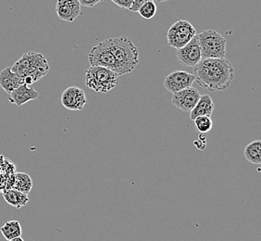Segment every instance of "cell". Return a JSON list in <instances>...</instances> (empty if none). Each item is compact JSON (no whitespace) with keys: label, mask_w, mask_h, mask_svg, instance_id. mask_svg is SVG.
Returning <instances> with one entry per match:
<instances>
[{"label":"cell","mask_w":261,"mask_h":241,"mask_svg":"<svg viewBox=\"0 0 261 241\" xmlns=\"http://www.w3.org/2000/svg\"><path fill=\"white\" fill-rule=\"evenodd\" d=\"M149 1H154V0H134V2L130 6L129 10L133 11V12H137L142 6L146 4L147 2H149Z\"/></svg>","instance_id":"obj_23"},{"label":"cell","mask_w":261,"mask_h":241,"mask_svg":"<svg viewBox=\"0 0 261 241\" xmlns=\"http://www.w3.org/2000/svg\"><path fill=\"white\" fill-rule=\"evenodd\" d=\"M195 80L196 77L192 74L185 70H174L166 76L164 86L171 94H174L179 91L191 87Z\"/></svg>","instance_id":"obj_8"},{"label":"cell","mask_w":261,"mask_h":241,"mask_svg":"<svg viewBox=\"0 0 261 241\" xmlns=\"http://www.w3.org/2000/svg\"><path fill=\"white\" fill-rule=\"evenodd\" d=\"M203 59H222L226 55V39L218 32L206 30L196 35Z\"/></svg>","instance_id":"obj_5"},{"label":"cell","mask_w":261,"mask_h":241,"mask_svg":"<svg viewBox=\"0 0 261 241\" xmlns=\"http://www.w3.org/2000/svg\"><path fill=\"white\" fill-rule=\"evenodd\" d=\"M119 77L120 76L114 71L107 68L91 66L86 71L85 84L88 88L95 92L107 94L115 88L119 83Z\"/></svg>","instance_id":"obj_4"},{"label":"cell","mask_w":261,"mask_h":241,"mask_svg":"<svg viewBox=\"0 0 261 241\" xmlns=\"http://www.w3.org/2000/svg\"><path fill=\"white\" fill-rule=\"evenodd\" d=\"M9 241H24V239L21 236H20V237H16V238H13V239Z\"/></svg>","instance_id":"obj_26"},{"label":"cell","mask_w":261,"mask_h":241,"mask_svg":"<svg viewBox=\"0 0 261 241\" xmlns=\"http://www.w3.org/2000/svg\"><path fill=\"white\" fill-rule=\"evenodd\" d=\"M0 231L7 241L11 240L16 237H20L22 234L20 222L17 220L6 222L5 224L1 226Z\"/></svg>","instance_id":"obj_19"},{"label":"cell","mask_w":261,"mask_h":241,"mask_svg":"<svg viewBox=\"0 0 261 241\" xmlns=\"http://www.w3.org/2000/svg\"><path fill=\"white\" fill-rule=\"evenodd\" d=\"M214 102L210 95H201L200 99L196 103L195 108L190 111V119H196L198 116H208L211 117L214 111Z\"/></svg>","instance_id":"obj_15"},{"label":"cell","mask_w":261,"mask_h":241,"mask_svg":"<svg viewBox=\"0 0 261 241\" xmlns=\"http://www.w3.org/2000/svg\"><path fill=\"white\" fill-rule=\"evenodd\" d=\"M200 97V92L191 86L172 94L171 103L181 111L190 112L195 108Z\"/></svg>","instance_id":"obj_9"},{"label":"cell","mask_w":261,"mask_h":241,"mask_svg":"<svg viewBox=\"0 0 261 241\" xmlns=\"http://www.w3.org/2000/svg\"><path fill=\"white\" fill-rule=\"evenodd\" d=\"M33 187V180L31 176L25 173H17L14 176V183L12 184L11 188L20 191L28 195Z\"/></svg>","instance_id":"obj_17"},{"label":"cell","mask_w":261,"mask_h":241,"mask_svg":"<svg viewBox=\"0 0 261 241\" xmlns=\"http://www.w3.org/2000/svg\"><path fill=\"white\" fill-rule=\"evenodd\" d=\"M167 1H169V0H154L155 3H162V2H167Z\"/></svg>","instance_id":"obj_27"},{"label":"cell","mask_w":261,"mask_h":241,"mask_svg":"<svg viewBox=\"0 0 261 241\" xmlns=\"http://www.w3.org/2000/svg\"><path fill=\"white\" fill-rule=\"evenodd\" d=\"M10 68L17 76L23 79L27 86H32L42 79L50 69L46 58L38 52H27Z\"/></svg>","instance_id":"obj_2"},{"label":"cell","mask_w":261,"mask_h":241,"mask_svg":"<svg viewBox=\"0 0 261 241\" xmlns=\"http://www.w3.org/2000/svg\"><path fill=\"white\" fill-rule=\"evenodd\" d=\"M56 12L61 20L72 22L82 13L80 3L78 0H58Z\"/></svg>","instance_id":"obj_12"},{"label":"cell","mask_w":261,"mask_h":241,"mask_svg":"<svg viewBox=\"0 0 261 241\" xmlns=\"http://www.w3.org/2000/svg\"><path fill=\"white\" fill-rule=\"evenodd\" d=\"M0 192H1V186H0Z\"/></svg>","instance_id":"obj_28"},{"label":"cell","mask_w":261,"mask_h":241,"mask_svg":"<svg viewBox=\"0 0 261 241\" xmlns=\"http://www.w3.org/2000/svg\"><path fill=\"white\" fill-rule=\"evenodd\" d=\"M143 19L150 20L156 13V5L154 1H149L141 7L137 11Z\"/></svg>","instance_id":"obj_21"},{"label":"cell","mask_w":261,"mask_h":241,"mask_svg":"<svg viewBox=\"0 0 261 241\" xmlns=\"http://www.w3.org/2000/svg\"><path fill=\"white\" fill-rule=\"evenodd\" d=\"M194 70L196 83L211 92L226 90L234 78L233 66L225 58L203 59Z\"/></svg>","instance_id":"obj_1"},{"label":"cell","mask_w":261,"mask_h":241,"mask_svg":"<svg viewBox=\"0 0 261 241\" xmlns=\"http://www.w3.org/2000/svg\"><path fill=\"white\" fill-rule=\"evenodd\" d=\"M2 194L7 203L17 209L26 206L30 201L28 195L13 188H7L5 190L2 191Z\"/></svg>","instance_id":"obj_16"},{"label":"cell","mask_w":261,"mask_h":241,"mask_svg":"<svg viewBox=\"0 0 261 241\" xmlns=\"http://www.w3.org/2000/svg\"><path fill=\"white\" fill-rule=\"evenodd\" d=\"M176 57L181 64L186 67L195 68L200 62L202 56L196 35L187 45L176 51Z\"/></svg>","instance_id":"obj_10"},{"label":"cell","mask_w":261,"mask_h":241,"mask_svg":"<svg viewBox=\"0 0 261 241\" xmlns=\"http://www.w3.org/2000/svg\"><path fill=\"white\" fill-rule=\"evenodd\" d=\"M104 0H78V2L80 3L81 6L87 7V8H93L96 4H99L101 2H103Z\"/></svg>","instance_id":"obj_25"},{"label":"cell","mask_w":261,"mask_h":241,"mask_svg":"<svg viewBox=\"0 0 261 241\" xmlns=\"http://www.w3.org/2000/svg\"><path fill=\"white\" fill-rule=\"evenodd\" d=\"M87 103L86 93L80 87L70 86L61 95V104L70 111H82Z\"/></svg>","instance_id":"obj_11"},{"label":"cell","mask_w":261,"mask_h":241,"mask_svg":"<svg viewBox=\"0 0 261 241\" xmlns=\"http://www.w3.org/2000/svg\"><path fill=\"white\" fill-rule=\"evenodd\" d=\"M88 61L91 66L103 67L114 71L115 74L118 73V66L107 39L91 49L88 54Z\"/></svg>","instance_id":"obj_7"},{"label":"cell","mask_w":261,"mask_h":241,"mask_svg":"<svg viewBox=\"0 0 261 241\" xmlns=\"http://www.w3.org/2000/svg\"><path fill=\"white\" fill-rule=\"evenodd\" d=\"M111 1L115 5L120 7L121 9H124V10H129L134 2V0H111Z\"/></svg>","instance_id":"obj_22"},{"label":"cell","mask_w":261,"mask_h":241,"mask_svg":"<svg viewBox=\"0 0 261 241\" xmlns=\"http://www.w3.org/2000/svg\"><path fill=\"white\" fill-rule=\"evenodd\" d=\"M194 145L200 151L205 150V148H206V136H205V135L200 134L198 140L194 141Z\"/></svg>","instance_id":"obj_24"},{"label":"cell","mask_w":261,"mask_h":241,"mask_svg":"<svg viewBox=\"0 0 261 241\" xmlns=\"http://www.w3.org/2000/svg\"><path fill=\"white\" fill-rule=\"evenodd\" d=\"M38 97L39 93L34 87H29L25 84H22L9 94V101L17 107H20L29 101L36 100Z\"/></svg>","instance_id":"obj_13"},{"label":"cell","mask_w":261,"mask_h":241,"mask_svg":"<svg viewBox=\"0 0 261 241\" xmlns=\"http://www.w3.org/2000/svg\"><path fill=\"white\" fill-rule=\"evenodd\" d=\"M244 155L249 162L259 165L261 163V141H252L251 143L246 145Z\"/></svg>","instance_id":"obj_18"},{"label":"cell","mask_w":261,"mask_h":241,"mask_svg":"<svg viewBox=\"0 0 261 241\" xmlns=\"http://www.w3.org/2000/svg\"><path fill=\"white\" fill-rule=\"evenodd\" d=\"M193 123L200 134L208 133L212 129V126H213L212 119L208 116H198V117H196V119L193 120Z\"/></svg>","instance_id":"obj_20"},{"label":"cell","mask_w":261,"mask_h":241,"mask_svg":"<svg viewBox=\"0 0 261 241\" xmlns=\"http://www.w3.org/2000/svg\"><path fill=\"white\" fill-rule=\"evenodd\" d=\"M118 66L119 76L130 74L139 62V52L134 43L125 36L107 39Z\"/></svg>","instance_id":"obj_3"},{"label":"cell","mask_w":261,"mask_h":241,"mask_svg":"<svg viewBox=\"0 0 261 241\" xmlns=\"http://www.w3.org/2000/svg\"><path fill=\"white\" fill-rule=\"evenodd\" d=\"M196 35V28L192 23L186 20H180L170 27L167 33V40L169 45L177 51L187 45Z\"/></svg>","instance_id":"obj_6"},{"label":"cell","mask_w":261,"mask_h":241,"mask_svg":"<svg viewBox=\"0 0 261 241\" xmlns=\"http://www.w3.org/2000/svg\"><path fill=\"white\" fill-rule=\"evenodd\" d=\"M22 84H24L23 79L13 73L10 67H7L0 71V86L6 93L10 94Z\"/></svg>","instance_id":"obj_14"}]
</instances>
